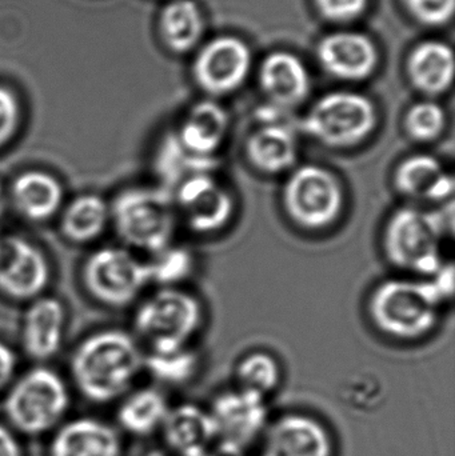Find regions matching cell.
Segmentation results:
<instances>
[{
  "instance_id": "obj_1",
  "label": "cell",
  "mask_w": 455,
  "mask_h": 456,
  "mask_svg": "<svg viewBox=\"0 0 455 456\" xmlns=\"http://www.w3.org/2000/svg\"><path fill=\"white\" fill-rule=\"evenodd\" d=\"M454 295L453 263L429 278L400 276L379 281L368 297L366 311L374 329L401 342L429 337Z\"/></svg>"
},
{
  "instance_id": "obj_2",
  "label": "cell",
  "mask_w": 455,
  "mask_h": 456,
  "mask_svg": "<svg viewBox=\"0 0 455 456\" xmlns=\"http://www.w3.org/2000/svg\"><path fill=\"white\" fill-rule=\"evenodd\" d=\"M144 370V350L135 335L106 329L87 335L69 361L72 382L91 403L122 398Z\"/></svg>"
},
{
  "instance_id": "obj_3",
  "label": "cell",
  "mask_w": 455,
  "mask_h": 456,
  "mask_svg": "<svg viewBox=\"0 0 455 456\" xmlns=\"http://www.w3.org/2000/svg\"><path fill=\"white\" fill-rule=\"evenodd\" d=\"M451 219L437 208L405 205L390 214L381 246L387 262L417 278H429L445 265V239Z\"/></svg>"
},
{
  "instance_id": "obj_4",
  "label": "cell",
  "mask_w": 455,
  "mask_h": 456,
  "mask_svg": "<svg viewBox=\"0 0 455 456\" xmlns=\"http://www.w3.org/2000/svg\"><path fill=\"white\" fill-rule=\"evenodd\" d=\"M111 227L122 246L149 256L174 243L179 219L173 195L157 186H130L110 200Z\"/></svg>"
},
{
  "instance_id": "obj_5",
  "label": "cell",
  "mask_w": 455,
  "mask_h": 456,
  "mask_svg": "<svg viewBox=\"0 0 455 456\" xmlns=\"http://www.w3.org/2000/svg\"><path fill=\"white\" fill-rule=\"evenodd\" d=\"M205 321L197 295L182 287H163L141 300L134 314V335L147 353L166 354L191 347Z\"/></svg>"
},
{
  "instance_id": "obj_6",
  "label": "cell",
  "mask_w": 455,
  "mask_h": 456,
  "mask_svg": "<svg viewBox=\"0 0 455 456\" xmlns=\"http://www.w3.org/2000/svg\"><path fill=\"white\" fill-rule=\"evenodd\" d=\"M280 208L293 226L323 232L341 221L346 190L341 178L320 163H298L283 181Z\"/></svg>"
},
{
  "instance_id": "obj_7",
  "label": "cell",
  "mask_w": 455,
  "mask_h": 456,
  "mask_svg": "<svg viewBox=\"0 0 455 456\" xmlns=\"http://www.w3.org/2000/svg\"><path fill=\"white\" fill-rule=\"evenodd\" d=\"M379 117L368 96L336 91L318 99L299 122V130L320 146L347 151L365 144L376 133Z\"/></svg>"
},
{
  "instance_id": "obj_8",
  "label": "cell",
  "mask_w": 455,
  "mask_h": 456,
  "mask_svg": "<svg viewBox=\"0 0 455 456\" xmlns=\"http://www.w3.org/2000/svg\"><path fill=\"white\" fill-rule=\"evenodd\" d=\"M71 404L63 378L45 366H37L13 380L4 399L11 428L29 436H43L61 425Z\"/></svg>"
},
{
  "instance_id": "obj_9",
  "label": "cell",
  "mask_w": 455,
  "mask_h": 456,
  "mask_svg": "<svg viewBox=\"0 0 455 456\" xmlns=\"http://www.w3.org/2000/svg\"><path fill=\"white\" fill-rule=\"evenodd\" d=\"M85 294L103 307L125 308L150 286L147 260L125 246L93 249L80 268Z\"/></svg>"
},
{
  "instance_id": "obj_10",
  "label": "cell",
  "mask_w": 455,
  "mask_h": 456,
  "mask_svg": "<svg viewBox=\"0 0 455 456\" xmlns=\"http://www.w3.org/2000/svg\"><path fill=\"white\" fill-rule=\"evenodd\" d=\"M214 447L230 456H242L261 442L269 426L266 399L242 388L219 394L208 409Z\"/></svg>"
},
{
  "instance_id": "obj_11",
  "label": "cell",
  "mask_w": 455,
  "mask_h": 456,
  "mask_svg": "<svg viewBox=\"0 0 455 456\" xmlns=\"http://www.w3.org/2000/svg\"><path fill=\"white\" fill-rule=\"evenodd\" d=\"M179 224L192 233L207 236L232 224L237 200L232 189L216 173L199 174L179 184L173 192Z\"/></svg>"
},
{
  "instance_id": "obj_12",
  "label": "cell",
  "mask_w": 455,
  "mask_h": 456,
  "mask_svg": "<svg viewBox=\"0 0 455 456\" xmlns=\"http://www.w3.org/2000/svg\"><path fill=\"white\" fill-rule=\"evenodd\" d=\"M51 278L45 249L21 235H0V295L27 305L47 294Z\"/></svg>"
},
{
  "instance_id": "obj_13",
  "label": "cell",
  "mask_w": 455,
  "mask_h": 456,
  "mask_svg": "<svg viewBox=\"0 0 455 456\" xmlns=\"http://www.w3.org/2000/svg\"><path fill=\"white\" fill-rule=\"evenodd\" d=\"M392 183L408 205L422 208H440L454 195L453 174L440 158L427 152L402 158L393 170Z\"/></svg>"
},
{
  "instance_id": "obj_14",
  "label": "cell",
  "mask_w": 455,
  "mask_h": 456,
  "mask_svg": "<svg viewBox=\"0 0 455 456\" xmlns=\"http://www.w3.org/2000/svg\"><path fill=\"white\" fill-rule=\"evenodd\" d=\"M251 69V53L243 40L221 37L211 40L195 59L194 77L211 96H224L245 83Z\"/></svg>"
},
{
  "instance_id": "obj_15",
  "label": "cell",
  "mask_w": 455,
  "mask_h": 456,
  "mask_svg": "<svg viewBox=\"0 0 455 456\" xmlns=\"http://www.w3.org/2000/svg\"><path fill=\"white\" fill-rule=\"evenodd\" d=\"M298 131L286 119L264 120L246 136L243 155L256 173L286 176L299 163Z\"/></svg>"
},
{
  "instance_id": "obj_16",
  "label": "cell",
  "mask_w": 455,
  "mask_h": 456,
  "mask_svg": "<svg viewBox=\"0 0 455 456\" xmlns=\"http://www.w3.org/2000/svg\"><path fill=\"white\" fill-rule=\"evenodd\" d=\"M330 431L304 412H288L270 422L261 439V456H334Z\"/></svg>"
},
{
  "instance_id": "obj_17",
  "label": "cell",
  "mask_w": 455,
  "mask_h": 456,
  "mask_svg": "<svg viewBox=\"0 0 455 456\" xmlns=\"http://www.w3.org/2000/svg\"><path fill=\"white\" fill-rule=\"evenodd\" d=\"M66 323V305L59 297L45 294L31 300L21 316V350L39 363L51 361L63 346Z\"/></svg>"
},
{
  "instance_id": "obj_18",
  "label": "cell",
  "mask_w": 455,
  "mask_h": 456,
  "mask_svg": "<svg viewBox=\"0 0 455 456\" xmlns=\"http://www.w3.org/2000/svg\"><path fill=\"white\" fill-rule=\"evenodd\" d=\"M8 208L28 224L58 218L66 203V191L58 176L45 170L23 171L7 187Z\"/></svg>"
},
{
  "instance_id": "obj_19",
  "label": "cell",
  "mask_w": 455,
  "mask_h": 456,
  "mask_svg": "<svg viewBox=\"0 0 455 456\" xmlns=\"http://www.w3.org/2000/svg\"><path fill=\"white\" fill-rule=\"evenodd\" d=\"M317 51L318 59L329 74L349 82L370 77L378 63L376 45L360 32L328 35L321 40Z\"/></svg>"
},
{
  "instance_id": "obj_20",
  "label": "cell",
  "mask_w": 455,
  "mask_h": 456,
  "mask_svg": "<svg viewBox=\"0 0 455 456\" xmlns=\"http://www.w3.org/2000/svg\"><path fill=\"white\" fill-rule=\"evenodd\" d=\"M230 128L232 119L226 109L207 99L194 104L173 131L179 143L192 154L216 159L226 144Z\"/></svg>"
},
{
  "instance_id": "obj_21",
  "label": "cell",
  "mask_w": 455,
  "mask_h": 456,
  "mask_svg": "<svg viewBox=\"0 0 455 456\" xmlns=\"http://www.w3.org/2000/svg\"><path fill=\"white\" fill-rule=\"evenodd\" d=\"M259 85L270 106L290 112L309 96V72L298 56L274 53L262 63Z\"/></svg>"
},
{
  "instance_id": "obj_22",
  "label": "cell",
  "mask_w": 455,
  "mask_h": 456,
  "mask_svg": "<svg viewBox=\"0 0 455 456\" xmlns=\"http://www.w3.org/2000/svg\"><path fill=\"white\" fill-rule=\"evenodd\" d=\"M122 439L109 423L77 418L53 434L50 456H122Z\"/></svg>"
},
{
  "instance_id": "obj_23",
  "label": "cell",
  "mask_w": 455,
  "mask_h": 456,
  "mask_svg": "<svg viewBox=\"0 0 455 456\" xmlns=\"http://www.w3.org/2000/svg\"><path fill=\"white\" fill-rule=\"evenodd\" d=\"M174 456H199L214 447V428L208 410L197 404H179L168 410L160 428Z\"/></svg>"
},
{
  "instance_id": "obj_24",
  "label": "cell",
  "mask_w": 455,
  "mask_h": 456,
  "mask_svg": "<svg viewBox=\"0 0 455 456\" xmlns=\"http://www.w3.org/2000/svg\"><path fill=\"white\" fill-rule=\"evenodd\" d=\"M58 221L61 235L69 243L88 246L99 240L111 226L110 202L93 192L77 195L64 203Z\"/></svg>"
},
{
  "instance_id": "obj_25",
  "label": "cell",
  "mask_w": 455,
  "mask_h": 456,
  "mask_svg": "<svg viewBox=\"0 0 455 456\" xmlns=\"http://www.w3.org/2000/svg\"><path fill=\"white\" fill-rule=\"evenodd\" d=\"M221 159L198 157L184 149L173 128L163 134L152 155V168L157 176V186L173 192L179 184L199 174L216 173Z\"/></svg>"
},
{
  "instance_id": "obj_26",
  "label": "cell",
  "mask_w": 455,
  "mask_h": 456,
  "mask_svg": "<svg viewBox=\"0 0 455 456\" xmlns=\"http://www.w3.org/2000/svg\"><path fill=\"white\" fill-rule=\"evenodd\" d=\"M409 77L417 90L438 96L451 88L454 77L453 50L445 43L425 42L409 59Z\"/></svg>"
},
{
  "instance_id": "obj_27",
  "label": "cell",
  "mask_w": 455,
  "mask_h": 456,
  "mask_svg": "<svg viewBox=\"0 0 455 456\" xmlns=\"http://www.w3.org/2000/svg\"><path fill=\"white\" fill-rule=\"evenodd\" d=\"M167 399L157 388H139L128 394L119 409L118 422L131 436H149L160 430L167 417Z\"/></svg>"
},
{
  "instance_id": "obj_28",
  "label": "cell",
  "mask_w": 455,
  "mask_h": 456,
  "mask_svg": "<svg viewBox=\"0 0 455 456\" xmlns=\"http://www.w3.org/2000/svg\"><path fill=\"white\" fill-rule=\"evenodd\" d=\"M159 32L165 45L174 53L194 48L203 32V18L192 0H173L159 16Z\"/></svg>"
},
{
  "instance_id": "obj_29",
  "label": "cell",
  "mask_w": 455,
  "mask_h": 456,
  "mask_svg": "<svg viewBox=\"0 0 455 456\" xmlns=\"http://www.w3.org/2000/svg\"><path fill=\"white\" fill-rule=\"evenodd\" d=\"M237 387L266 399L282 383V367L272 354L251 351L246 354L235 369Z\"/></svg>"
},
{
  "instance_id": "obj_30",
  "label": "cell",
  "mask_w": 455,
  "mask_h": 456,
  "mask_svg": "<svg viewBox=\"0 0 455 456\" xmlns=\"http://www.w3.org/2000/svg\"><path fill=\"white\" fill-rule=\"evenodd\" d=\"M150 283L163 287H179L194 273L195 259L191 249L171 244L147 259Z\"/></svg>"
},
{
  "instance_id": "obj_31",
  "label": "cell",
  "mask_w": 455,
  "mask_h": 456,
  "mask_svg": "<svg viewBox=\"0 0 455 456\" xmlns=\"http://www.w3.org/2000/svg\"><path fill=\"white\" fill-rule=\"evenodd\" d=\"M144 370L158 382L179 386L190 382L199 370V356L191 347L174 353H144Z\"/></svg>"
},
{
  "instance_id": "obj_32",
  "label": "cell",
  "mask_w": 455,
  "mask_h": 456,
  "mask_svg": "<svg viewBox=\"0 0 455 456\" xmlns=\"http://www.w3.org/2000/svg\"><path fill=\"white\" fill-rule=\"evenodd\" d=\"M446 112L435 101L413 104L403 118V131L410 141L418 144L437 142L445 134Z\"/></svg>"
},
{
  "instance_id": "obj_33",
  "label": "cell",
  "mask_w": 455,
  "mask_h": 456,
  "mask_svg": "<svg viewBox=\"0 0 455 456\" xmlns=\"http://www.w3.org/2000/svg\"><path fill=\"white\" fill-rule=\"evenodd\" d=\"M21 120L23 110L18 95L11 88L0 86V151L15 141Z\"/></svg>"
},
{
  "instance_id": "obj_34",
  "label": "cell",
  "mask_w": 455,
  "mask_h": 456,
  "mask_svg": "<svg viewBox=\"0 0 455 456\" xmlns=\"http://www.w3.org/2000/svg\"><path fill=\"white\" fill-rule=\"evenodd\" d=\"M411 15L427 26L448 23L455 10V0H403Z\"/></svg>"
},
{
  "instance_id": "obj_35",
  "label": "cell",
  "mask_w": 455,
  "mask_h": 456,
  "mask_svg": "<svg viewBox=\"0 0 455 456\" xmlns=\"http://www.w3.org/2000/svg\"><path fill=\"white\" fill-rule=\"evenodd\" d=\"M369 0H315L318 10L331 21L346 23L362 15Z\"/></svg>"
},
{
  "instance_id": "obj_36",
  "label": "cell",
  "mask_w": 455,
  "mask_h": 456,
  "mask_svg": "<svg viewBox=\"0 0 455 456\" xmlns=\"http://www.w3.org/2000/svg\"><path fill=\"white\" fill-rule=\"evenodd\" d=\"M18 356L11 346L0 340V393L10 387L15 380Z\"/></svg>"
},
{
  "instance_id": "obj_37",
  "label": "cell",
  "mask_w": 455,
  "mask_h": 456,
  "mask_svg": "<svg viewBox=\"0 0 455 456\" xmlns=\"http://www.w3.org/2000/svg\"><path fill=\"white\" fill-rule=\"evenodd\" d=\"M0 456H23V450L15 434L2 423H0Z\"/></svg>"
},
{
  "instance_id": "obj_38",
  "label": "cell",
  "mask_w": 455,
  "mask_h": 456,
  "mask_svg": "<svg viewBox=\"0 0 455 456\" xmlns=\"http://www.w3.org/2000/svg\"><path fill=\"white\" fill-rule=\"evenodd\" d=\"M8 208H8L7 187L0 182V221H2Z\"/></svg>"
},
{
  "instance_id": "obj_39",
  "label": "cell",
  "mask_w": 455,
  "mask_h": 456,
  "mask_svg": "<svg viewBox=\"0 0 455 456\" xmlns=\"http://www.w3.org/2000/svg\"><path fill=\"white\" fill-rule=\"evenodd\" d=\"M144 456H171L170 454H167V452H160V450H154V452H147Z\"/></svg>"
}]
</instances>
